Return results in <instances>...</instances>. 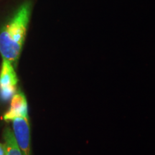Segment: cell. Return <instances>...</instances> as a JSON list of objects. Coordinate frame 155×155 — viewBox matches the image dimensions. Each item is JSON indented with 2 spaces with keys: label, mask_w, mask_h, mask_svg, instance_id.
Listing matches in <instances>:
<instances>
[{
  "label": "cell",
  "mask_w": 155,
  "mask_h": 155,
  "mask_svg": "<svg viewBox=\"0 0 155 155\" xmlns=\"http://www.w3.org/2000/svg\"><path fill=\"white\" fill-rule=\"evenodd\" d=\"M31 12V2L22 3L0 30V54L2 59L8 60L15 68L26 38Z\"/></svg>",
  "instance_id": "6da1fadb"
},
{
  "label": "cell",
  "mask_w": 155,
  "mask_h": 155,
  "mask_svg": "<svg viewBox=\"0 0 155 155\" xmlns=\"http://www.w3.org/2000/svg\"><path fill=\"white\" fill-rule=\"evenodd\" d=\"M18 83L14 65L8 60L2 59L0 71V98L8 101L17 93Z\"/></svg>",
  "instance_id": "7a4b0ae2"
},
{
  "label": "cell",
  "mask_w": 155,
  "mask_h": 155,
  "mask_svg": "<svg viewBox=\"0 0 155 155\" xmlns=\"http://www.w3.org/2000/svg\"><path fill=\"white\" fill-rule=\"evenodd\" d=\"M12 131L22 155H32L30 127L28 115L12 120Z\"/></svg>",
  "instance_id": "3957f363"
},
{
  "label": "cell",
  "mask_w": 155,
  "mask_h": 155,
  "mask_svg": "<svg viewBox=\"0 0 155 155\" xmlns=\"http://www.w3.org/2000/svg\"><path fill=\"white\" fill-rule=\"evenodd\" d=\"M28 115V101L22 92L16 93L12 96L8 111L3 116V119L6 121H12L16 118Z\"/></svg>",
  "instance_id": "277c9868"
},
{
  "label": "cell",
  "mask_w": 155,
  "mask_h": 155,
  "mask_svg": "<svg viewBox=\"0 0 155 155\" xmlns=\"http://www.w3.org/2000/svg\"><path fill=\"white\" fill-rule=\"evenodd\" d=\"M4 140H5L6 153L7 155H22L16 139L14 136V133L11 129L7 127L4 131Z\"/></svg>",
  "instance_id": "5b68a950"
},
{
  "label": "cell",
  "mask_w": 155,
  "mask_h": 155,
  "mask_svg": "<svg viewBox=\"0 0 155 155\" xmlns=\"http://www.w3.org/2000/svg\"><path fill=\"white\" fill-rule=\"evenodd\" d=\"M0 155H7L5 144L0 142Z\"/></svg>",
  "instance_id": "8992f818"
}]
</instances>
